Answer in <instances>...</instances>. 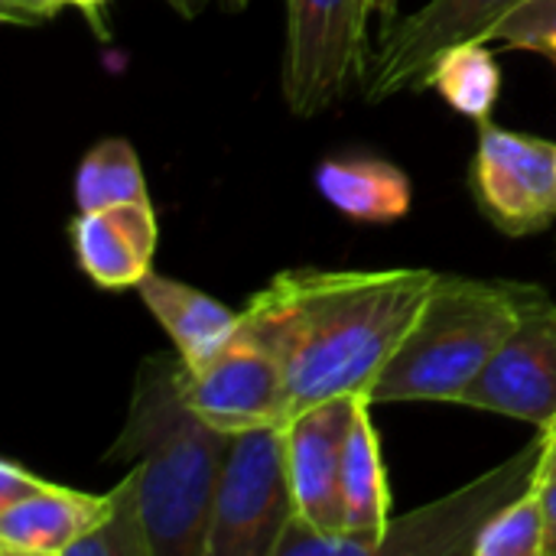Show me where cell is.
<instances>
[{"mask_svg":"<svg viewBox=\"0 0 556 556\" xmlns=\"http://www.w3.org/2000/svg\"><path fill=\"white\" fill-rule=\"evenodd\" d=\"M65 3H75V7H81V10H91V7H98L101 0H65Z\"/></svg>","mask_w":556,"mask_h":556,"instance_id":"27","label":"cell"},{"mask_svg":"<svg viewBox=\"0 0 556 556\" xmlns=\"http://www.w3.org/2000/svg\"><path fill=\"white\" fill-rule=\"evenodd\" d=\"M528 283L440 274L420 316L378 375L371 404H463L466 391L515 332Z\"/></svg>","mask_w":556,"mask_h":556,"instance_id":"3","label":"cell"},{"mask_svg":"<svg viewBox=\"0 0 556 556\" xmlns=\"http://www.w3.org/2000/svg\"><path fill=\"white\" fill-rule=\"evenodd\" d=\"M65 7V0H0V13L13 23H36L49 20Z\"/></svg>","mask_w":556,"mask_h":556,"instance_id":"22","label":"cell"},{"mask_svg":"<svg viewBox=\"0 0 556 556\" xmlns=\"http://www.w3.org/2000/svg\"><path fill=\"white\" fill-rule=\"evenodd\" d=\"M65 556H153L134 466L130 476L111 489V505L104 518L85 538H78Z\"/></svg>","mask_w":556,"mask_h":556,"instance_id":"18","label":"cell"},{"mask_svg":"<svg viewBox=\"0 0 556 556\" xmlns=\"http://www.w3.org/2000/svg\"><path fill=\"white\" fill-rule=\"evenodd\" d=\"M68 238L88 280L104 290H127L153 270L160 225L153 202H121L78 212L68 225Z\"/></svg>","mask_w":556,"mask_h":556,"instance_id":"12","label":"cell"},{"mask_svg":"<svg viewBox=\"0 0 556 556\" xmlns=\"http://www.w3.org/2000/svg\"><path fill=\"white\" fill-rule=\"evenodd\" d=\"M134 290L153 313V319L166 329L186 368H199L212 355H218L244 323V313H235L215 296L156 270H150Z\"/></svg>","mask_w":556,"mask_h":556,"instance_id":"14","label":"cell"},{"mask_svg":"<svg viewBox=\"0 0 556 556\" xmlns=\"http://www.w3.org/2000/svg\"><path fill=\"white\" fill-rule=\"evenodd\" d=\"M111 492L88 495L62 485H46L36 495L0 508V554L65 556L108 511Z\"/></svg>","mask_w":556,"mask_h":556,"instance_id":"13","label":"cell"},{"mask_svg":"<svg viewBox=\"0 0 556 556\" xmlns=\"http://www.w3.org/2000/svg\"><path fill=\"white\" fill-rule=\"evenodd\" d=\"M466 407L528 420L538 430L556 420V303L525 290V313L485 371L463 397Z\"/></svg>","mask_w":556,"mask_h":556,"instance_id":"9","label":"cell"},{"mask_svg":"<svg viewBox=\"0 0 556 556\" xmlns=\"http://www.w3.org/2000/svg\"><path fill=\"white\" fill-rule=\"evenodd\" d=\"M46 485H49L46 479H39L36 472H29L20 463H13V459L0 463V508H10V505H16L23 498L36 495Z\"/></svg>","mask_w":556,"mask_h":556,"instance_id":"21","label":"cell"},{"mask_svg":"<svg viewBox=\"0 0 556 556\" xmlns=\"http://www.w3.org/2000/svg\"><path fill=\"white\" fill-rule=\"evenodd\" d=\"M182 391L189 407L222 433L287 427L293 420L283 368L244 323L205 365H182Z\"/></svg>","mask_w":556,"mask_h":556,"instance_id":"6","label":"cell"},{"mask_svg":"<svg viewBox=\"0 0 556 556\" xmlns=\"http://www.w3.org/2000/svg\"><path fill=\"white\" fill-rule=\"evenodd\" d=\"M492 39L556 62V0H525L492 29Z\"/></svg>","mask_w":556,"mask_h":556,"instance_id":"20","label":"cell"},{"mask_svg":"<svg viewBox=\"0 0 556 556\" xmlns=\"http://www.w3.org/2000/svg\"><path fill=\"white\" fill-rule=\"evenodd\" d=\"M541 505H544V556H556V479H541Z\"/></svg>","mask_w":556,"mask_h":556,"instance_id":"23","label":"cell"},{"mask_svg":"<svg viewBox=\"0 0 556 556\" xmlns=\"http://www.w3.org/2000/svg\"><path fill=\"white\" fill-rule=\"evenodd\" d=\"M485 42L489 39L450 46L424 78V88H437L453 111L476 124L492 117L502 94V65Z\"/></svg>","mask_w":556,"mask_h":556,"instance_id":"16","label":"cell"},{"mask_svg":"<svg viewBox=\"0 0 556 556\" xmlns=\"http://www.w3.org/2000/svg\"><path fill=\"white\" fill-rule=\"evenodd\" d=\"M319 195L352 222L388 225L410 212V179L378 156H329L316 166Z\"/></svg>","mask_w":556,"mask_h":556,"instance_id":"15","label":"cell"},{"mask_svg":"<svg viewBox=\"0 0 556 556\" xmlns=\"http://www.w3.org/2000/svg\"><path fill=\"white\" fill-rule=\"evenodd\" d=\"M121 202H150V192L137 150L124 137H104L75 169V208L94 212Z\"/></svg>","mask_w":556,"mask_h":556,"instance_id":"17","label":"cell"},{"mask_svg":"<svg viewBox=\"0 0 556 556\" xmlns=\"http://www.w3.org/2000/svg\"><path fill=\"white\" fill-rule=\"evenodd\" d=\"M541 433H544V456H541L538 476L541 479H556V420L547 424V427H541Z\"/></svg>","mask_w":556,"mask_h":556,"instance_id":"25","label":"cell"},{"mask_svg":"<svg viewBox=\"0 0 556 556\" xmlns=\"http://www.w3.org/2000/svg\"><path fill=\"white\" fill-rule=\"evenodd\" d=\"M525 0H430L381 33V49L368 59L362 91L368 101H388L407 88H424L437 55L450 46L492 39V29Z\"/></svg>","mask_w":556,"mask_h":556,"instance_id":"7","label":"cell"},{"mask_svg":"<svg viewBox=\"0 0 556 556\" xmlns=\"http://www.w3.org/2000/svg\"><path fill=\"white\" fill-rule=\"evenodd\" d=\"M440 270H283L241 309L283 368L293 417L326 401L368 397L420 316Z\"/></svg>","mask_w":556,"mask_h":556,"instance_id":"1","label":"cell"},{"mask_svg":"<svg viewBox=\"0 0 556 556\" xmlns=\"http://www.w3.org/2000/svg\"><path fill=\"white\" fill-rule=\"evenodd\" d=\"M541 456H544V433L538 430V437L521 453H515L508 463L485 472L472 485H463L453 495H446V498H440L420 511H410L404 518H391L384 541L378 547V556H472V547H476L485 521L534 482V476L541 469Z\"/></svg>","mask_w":556,"mask_h":556,"instance_id":"10","label":"cell"},{"mask_svg":"<svg viewBox=\"0 0 556 556\" xmlns=\"http://www.w3.org/2000/svg\"><path fill=\"white\" fill-rule=\"evenodd\" d=\"M293 518L287 430L264 427L235 433L215 489L205 556H277V544Z\"/></svg>","mask_w":556,"mask_h":556,"instance_id":"4","label":"cell"},{"mask_svg":"<svg viewBox=\"0 0 556 556\" xmlns=\"http://www.w3.org/2000/svg\"><path fill=\"white\" fill-rule=\"evenodd\" d=\"M283 101L313 117L368 72V0H283Z\"/></svg>","mask_w":556,"mask_h":556,"instance_id":"5","label":"cell"},{"mask_svg":"<svg viewBox=\"0 0 556 556\" xmlns=\"http://www.w3.org/2000/svg\"><path fill=\"white\" fill-rule=\"evenodd\" d=\"M472 186L482 212L511 238L538 235L556 218V143L479 124Z\"/></svg>","mask_w":556,"mask_h":556,"instance_id":"8","label":"cell"},{"mask_svg":"<svg viewBox=\"0 0 556 556\" xmlns=\"http://www.w3.org/2000/svg\"><path fill=\"white\" fill-rule=\"evenodd\" d=\"M472 556H544V505L538 476L485 521Z\"/></svg>","mask_w":556,"mask_h":556,"instance_id":"19","label":"cell"},{"mask_svg":"<svg viewBox=\"0 0 556 556\" xmlns=\"http://www.w3.org/2000/svg\"><path fill=\"white\" fill-rule=\"evenodd\" d=\"M397 7H401V0H368L371 16H378V20H381V33L397 20Z\"/></svg>","mask_w":556,"mask_h":556,"instance_id":"26","label":"cell"},{"mask_svg":"<svg viewBox=\"0 0 556 556\" xmlns=\"http://www.w3.org/2000/svg\"><path fill=\"white\" fill-rule=\"evenodd\" d=\"M358 397H339L300 410L287 430V466L296 518L319 534H345L342 456Z\"/></svg>","mask_w":556,"mask_h":556,"instance_id":"11","label":"cell"},{"mask_svg":"<svg viewBox=\"0 0 556 556\" xmlns=\"http://www.w3.org/2000/svg\"><path fill=\"white\" fill-rule=\"evenodd\" d=\"M179 16H199L208 3H218L222 10H228V13H238V10H244L248 7V0H166Z\"/></svg>","mask_w":556,"mask_h":556,"instance_id":"24","label":"cell"},{"mask_svg":"<svg viewBox=\"0 0 556 556\" xmlns=\"http://www.w3.org/2000/svg\"><path fill=\"white\" fill-rule=\"evenodd\" d=\"M231 437L189 407L179 355L140 362L124 430L104 463L134 466L153 556H205Z\"/></svg>","mask_w":556,"mask_h":556,"instance_id":"2","label":"cell"}]
</instances>
